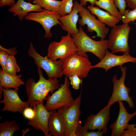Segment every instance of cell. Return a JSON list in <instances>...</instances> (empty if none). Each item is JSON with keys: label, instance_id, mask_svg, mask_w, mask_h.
<instances>
[{"label": "cell", "instance_id": "7402d4cb", "mask_svg": "<svg viewBox=\"0 0 136 136\" xmlns=\"http://www.w3.org/2000/svg\"><path fill=\"white\" fill-rule=\"evenodd\" d=\"M95 5L105 10L112 15L121 20L122 16L116 7L114 0H97Z\"/></svg>", "mask_w": 136, "mask_h": 136}, {"label": "cell", "instance_id": "83f0119b", "mask_svg": "<svg viewBox=\"0 0 136 136\" xmlns=\"http://www.w3.org/2000/svg\"><path fill=\"white\" fill-rule=\"evenodd\" d=\"M121 20L123 23L134 22L136 20V9L132 10H129V9L126 10Z\"/></svg>", "mask_w": 136, "mask_h": 136}, {"label": "cell", "instance_id": "7c38bea8", "mask_svg": "<svg viewBox=\"0 0 136 136\" xmlns=\"http://www.w3.org/2000/svg\"><path fill=\"white\" fill-rule=\"evenodd\" d=\"M3 92V99L0 103H3L4 106L1 111H7L14 113H22L24 109L29 105L27 101H22L19 97L17 90L0 88Z\"/></svg>", "mask_w": 136, "mask_h": 136}, {"label": "cell", "instance_id": "8992f818", "mask_svg": "<svg viewBox=\"0 0 136 136\" xmlns=\"http://www.w3.org/2000/svg\"><path fill=\"white\" fill-rule=\"evenodd\" d=\"M63 74L69 78L74 75L80 78L87 76L92 65L88 58L79 54L76 52L63 60Z\"/></svg>", "mask_w": 136, "mask_h": 136}, {"label": "cell", "instance_id": "f1b7e54d", "mask_svg": "<svg viewBox=\"0 0 136 136\" xmlns=\"http://www.w3.org/2000/svg\"><path fill=\"white\" fill-rule=\"evenodd\" d=\"M69 78L72 88L75 90H78L80 84L82 83V78H80L77 75H72Z\"/></svg>", "mask_w": 136, "mask_h": 136}, {"label": "cell", "instance_id": "e0dca14e", "mask_svg": "<svg viewBox=\"0 0 136 136\" xmlns=\"http://www.w3.org/2000/svg\"><path fill=\"white\" fill-rule=\"evenodd\" d=\"M83 7L81 3L75 1L71 12L58 18L59 20L61 23V28L63 30L71 35H76L78 33L79 30L77 27L79 16L78 13L82 9Z\"/></svg>", "mask_w": 136, "mask_h": 136}, {"label": "cell", "instance_id": "277c9868", "mask_svg": "<svg viewBox=\"0 0 136 136\" xmlns=\"http://www.w3.org/2000/svg\"><path fill=\"white\" fill-rule=\"evenodd\" d=\"M131 28L128 23H123L112 27L107 43V48L109 49L112 53H129L130 48L128 39Z\"/></svg>", "mask_w": 136, "mask_h": 136}, {"label": "cell", "instance_id": "603a6c76", "mask_svg": "<svg viewBox=\"0 0 136 136\" xmlns=\"http://www.w3.org/2000/svg\"><path fill=\"white\" fill-rule=\"evenodd\" d=\"M62 1L56 0H33L32 3L39 5L44 9L59 13Z\"/></svg>", "mask_w": 136, "mask_h": 136}, {"label": "cell", "instance_id": "44dd1931", "mask_svg": "<svg viewBox=\"0 0 136 136\" xmlns=\"http://www.w3.org/2000/svg\"><path fill=\"white\" fill-rule=\"evenodd\" d=\"M87 9L91 14L96 15L100 22L110 27H114L120 21L118 18L100 9L97 6H89Z\"/></svg>", "mask_w": 136, "mask_h": 136}, {"label": "cell", "instance_id": "4dcf8cb0", "mask_svg": "<svg viewBox=\"0 0 136 136\" xmlns=\"http://www.w3.org/2000/svg\"><path fill=\"white\" fill-rule=\"evenodd\" d=\"M114 4L122 16L123 15L127 4L126 0H114Z\"/></svg>", "mask_w": 136, "mask_h": 136}, {"label": "cell", "instance_id": "9a60e30c", "mask_svg": "<svg viewBox=\"0 0 136 136\" xmlns=\"http://www.w3.org/2000/svg\"><path fill=\"white\" fill-rule=\"evenodd\" d=\"M128 62L135 63L136 58L131 56L129 53H123L122 55H116L109 51L107 49L104 58L98 63L92 66V68H103L107 72L112 67L122 65Z\"/></svg>", "mask_w": 136, "mask_h": 136}, {"label": "cell", "instance_id": "8fae6325", "mask_svg": "<svg viewBox=\"0 0 136 136\" xmlns=\"http://www.w3.org/2000/svg\"><path fill=\"white\" fill-rule=\"evenodd\" d=\"M79 13L81 17L79 20L80 25L82 26L87 25V30L89 32L95 31L96 35L93 38L97 37L101 39H105L109 30L106 25L97 19L94 15L84 6Z\"/></svg>", "mask_w": 136, "mask_h": 136}, {"label": "cell", "instance_id": "3957f363", "mask_svg": "<svg viewBox=\"0 0 136 136\" xmlns=\"http://www.w3.org/2000/svg\"><path fill=\"white\" fill-rule=\"evenodd\" d=\"M27 54L34 59L37 67L45 71L48 79L60 78L64 74L62 60H55L42 56L36 51L31 42Z\"/></svg>", "mask_w": 136, "mask_h": 136}, {"label": "cell", "instance_id": "7a4b0ae2", "mask_svg": "<svg viewBox=\"0 0 136 136\" xmlns=\"http://www.w3.org/2000/svg\"><path fill=\"white\" fill-rule=\"evenodd\" d=\"M79 30L77 34L71 35L78 54L88 58L86 53L89 52L94 54L100 60L102 59L108 48V40L101 39L100 41H95L85 33L81 26L79 27Z\"/></svg>", "mask_w": 136, "mask_h": 136}, {"label": "cell", "instance_id": "ffe728a7", "mask_svg": "<svg viewBox=\"0 0 136 136\" xmlns=\"http://www.w3.org/2000/svg\"><path fill=\"white\" fill-rule=\"evenodd\" d=\"M22 75L19 74L12 76L0 69V88L6 89L13 88L18 90L21 85H25V82L21 78Z\"/></svg>", "mask_w": 136, "mask_h": 136}, {"label": "cell", "instance_id": "f35d334b", "mask_svg": "<svg viewBox=\"0 0 136 136\" xmlns=\"http://www.w3.org/2000/svg\"><path fill=\"white\" fill-rule=\"evenodd\" d=\"M33 0H28V1H29V2H31V1H33Z\"/></svg>", "mask_w": 136, "mask_h": 136}, {"label": "cell", "instance_id": "f546056e", "mask_svg": "<svg viewBox=\"0 0 136 136\" xmlns=\"http://www.w3.org/2000/svg\"><path fill=\"white\" fill-rule=\"evenodd\" d=\"M9 54L5 51L0 49V65L3 70L7 72L6 64Z\"/></svg>", "mask_w": 136, "mask_h": 136}, {"label": "cell", "instance_id": "5b68a950", "mask_svg": "<svg viewBox=\"0 0 136 136\" xmlns=\"http://www.w3.org/2000/svg\"><path fill=\"white\" fill-rule=\"evenodd\" d=\"M81 93L71 104L57 110L66 128L67 136H76V132L80 120Z\"/></svg>", "mask_w": 136, "mask_h": 136}, {"label": "cell", "instance_id": "4fadbf2b", "mask_svg": "<svg viewBox=\"0 0 136 136\" xmlns=\"http://www.w3.org/2000/svg\"><path fill=\"white\" fill-rule=\"evenodd\" d=\"M44 103V100L42 101L33 107L35 115L33 119L28 120L27 124L35 130L42 131L45 136H50L48 126V119L50 114L56 110L48 111Z\"/></svg>", "mask_w": 136, "mask_h": 136}, {"label": "cell", "instance_id": "5bb4252c", "mask_svg": "<svg viewBox=\"0 0 136 136\" xmlns=\"http://www.w3.org/2000/svg\"><path fill=\"white\" fill-rule=\"evenodd\" d=\"M111 106H107L101 110L96 114H91L86 118L84 127L88 130L97 129L107 132V126L110 118V109Z\"/></svg>", "mask_w": 136, "mask_h": 136}, {"label": "cell", "instance_id": "836d02e7", "mask_svg": "<svg viewBox=\"0 0 136 136\" xmlns=\"http://www.w3.org/2000/svg\"><path fill=\"white\" fill-rule=\"evenodd\" d=\"M0 49L6 51L9 55L14 56L17 52L16 47L10 48L9 49L5 48L2 46H0Z\"/></svg>", "mask_w": 136, "mask_h": 136}, {"label": "cell", "instance_id": "e575fe53", "mask_svg": "<svg viewBox=\"0 0 136 136\" xmlns=\"http://www.w3.org/2000/svg\"><path fill=\"white\" fill-rule=\"evenodd\" d=\"M15 0H0V7L6 5L12 6L15 4Z\"/></svg>", "mask_w": 136, "mask_h": 136}, {"label": "cell", "instance_id": "8d00e7d4", "mask_svg": "<svg viewBox=\"0 0 136 136\" xmlns=\"http://www.w3.org/2000/svg\"><path fill=\"white\" fill-rule=\"evenodd\" d=\"M97 0H80L81 4L83 6H86L87 3L89 2L91 4V6H94Z\"/></svg>", "mask_w": 136, "mask_h": 136}, {"label": "cell", "instance_id": "30bf717a", "mask_svg": "<svg viewBox=\"0 0 136 136\" xmlns=\"http://www.w3.org/2000/svg\"><path fill=\"white\" fill-rule=\"evenodd\" d=\"M61 16L58 13L44 9L41 12L28 13L24 18L27 20H32L40 24L45 31L44 38L52 37L53 34L50 32L53 26L61 23L58 19Z\"/></svg>", "mask_w": 136, "mask_h": 136}, {"label": "cell", "instance_id": "9c48e42d", "mask_svg": "<svg viewBox=\"0 0 136 136\" xmlns=\"http://www.w3.org/2000/svg\"><path fill=\"white\" fill-rule=\"evenodd\" d=\"M120 67L122 72V75L119 79H117L116 74L114 75L113 77V92L108 104L111 106L116 102L124 101L127 103L129 108H133L134 106L132 98L129 95L130 88L126 87L125 84L127 68L126 66L123 67L122 65L120 66Z\"/></svg>", "mask_w": 136, "mask_h": 136}, {"label": "cell", "instance_id": "2e32d148", "mask_svg": "<svg viewBox=\"0 0 136 136\" xmlns=\"http://www.w3.org/2000/svg\"><path fill=\"white\" fill-rule=\"evenodd\" d=\"M118 103L119 110L117 118L109 126L112 130L111 136H122L123 132L127 128L129 121L136 116V111L133 113H129L122 102Z\"/></svg>", "mask_w": 136, "mask_h": 136}, {"label": "cell", "instance_id": "ba28073f", "mask_svg": "<svg viewBox=\"0 0 136 136\" xmlns=\"http://www.w3.org/2000/svg\"><path fill=\"white\" fill-rule=\"evenodd\" d=\"M70 82L68 77H65L64 83L50 95L48 94L45 105L49 111L58 110L62 107L68 105L74 101L72 93L69 88Z\"/></svg>", "mask_w": 136, "mask_h": 136}, {"label": "cell", "instance_id": "6da1fadb", "mask_svg": "<svg viewBox=\"0 0 136 136\" xmlns=\"http://www.w3.org/2000/svg\"><path fill=\"white\" fill-rule=\"evenodd\" d=\"M37 71L39 76L37 82H36L33 78H30L25 83V91L28 98L27 101L31 107L46 100L49 92L52 94L60 87L57 79H46L40 67H37Z\"/></svg>", "mask_w": 136, "mask_h": 136}, {"label": "cell", "instance_id": "4316f807", "mask_svg": "<svg viewBox=\"0 0 136 136\" xmlns=\"http://www.w3.org/2000/svg\"><path fill=\"white\" fill-rule=\"evenodd\" d=\"M59 13L63 16L69 14L72 11L73 6V0H62Z\"/></svg>", "mask_w": 136, "mask_h": 136}, {"label": "cell", "instance_id": "d4e9b609", "mask_svg": "<svg viewBox=\"0 0 136 136\" xmlns=\"http://www.w3.org/2000/svg\"><path fill=\"white\" fill-rule=\"evenodd\" d=\"M7 73L12 76H16V73L20 71V68L17 63L16 59L14 55L8 56L6 64Z\"/></svg>", "mask_w": 136, "mask_h": 136}, {"label": "cell", "instance_id": "d6a6232c", "mask_svg": "<svg viewBox=\"0 0 136 136\" xmlns=\"http://www.w3.org/2000/svg\"><path fill=\"white\" fill-rule=\"evenodd\" d=\"M31 107H28L25 108L22 112L24 117L28 120L33 119L35 115V111Z\"/></svg>", "mask_w": 136, "mask_h": 136}, {"label": "cell", "instance_id": "1f68e13d", "mask_svg": "<svg viewBox=\"0 0 136 136\" xmlns=\"http://www.w3.org/2000/svg\"><path fill=\"white\" fill-rule=\"evenodd\" d=\"M122 136H136V124H128L126 130L123 132Z\"/></svg>", "mask_w": 136, "mask_h": 136}, {"label": "cell", "instance_id": "74e56055", "mask_svg": "<svg viewBox=\"0 0 136 136\" xmlns=\"http://www.w3.org/2000/svg\"><path fill=\"white\" fill-rule=\"evenodd\" d=\"M29 129H26V131L27 130H29ZM23 131L24 132H23V133H25H25H26V132H25V131ZM24 133L23 134H22L23 135Z\"/></svg>", "mask_w": 136, "mask_h": 136}, {"label": "cell", "instance_id": "d590c367", "mask_svg": "<svg viewBox=\"0 0 136 136\" xmlns=\"http://www.w3.org/2000/svg\"><path fill=\"white\" fill-rule=\"evenodd\" d=\"M127 6L132 9H136V0H126Z\"/></svg>", "mask_w": 136, "mask_h": 136}, {"label": "cell", "instance_id": "484cf974", "mask_svg": "<svg viewBox=\"0 0 136 136\" xmlns=\"http://www.w3.org/2000/svg\"><path fill=\"white\" fill-rule=\"evenodd\" d=\"M84 126L80 124L77 126L76 132V136H102L107 132L102 130L94 131H88Z\"/></svg>", "mask_w": 136, "mask_h": 136}, {"label": "cell", "instance_id": "cb8c5ba5", "mask_svg": "<svg viewBox=\"0 0 136 136\" xmlns=\"http://www.w3.org/2000/svg\"><path fill=\"white\" fill-rule=\"evenodd\" d=\"M20 127L15 121H5L0 124V136H12Z\"/></svg>", "mask_w": 136, "mask_h": 136}, {"label": "cell", "instance_id": "52a82bcc", "mask_svg": "<svg viewBox=\"0 0 136 136\" xmlns=\"http://www.w3.org/2000/svg\"><path fill=\"white\" fill-rule=\"evenodd\" d=\"M77 49L71 34L62 36L59 42L54 41L49 45L47 58L56 60H63L77 52Z\"/></svg>", "mask_w": 136, "mask_h": 136}, {"label": "cell", "instance_id": "ac0fdd59", "mask_svg": "<svg viewBox=\"0 0 136 136\" xmlns=\"http://www.w3.org/2000/svg\"><path fill=\"white\" fill-rule=\"evenodd\" d=\"M44 9L38 5L26 2L24 0H18L8 10L9 12L13 13L14 16H18L19 19L22 21L29 12H41Z\"/></svg>", "mask_w": 136, "mask_h": 136}, {"label": "cell", "instance_id": "ab89813d", "mask_svg": "<svg viewBox=\"0 0 136 136\" xmlns=\"http://www.w3.org/2000/svg\"><path fill=\"white\" fill-rule=\"evenodd\" d=\"M134 24H136V23H134Z\"/></svg>", "mask_w": 136, "mask_h": 136}, {"label": "cell", "instance_id": "d6986e66", "mask_svg": "<svg viewBox=\"0 0 136 136\" xmlns=\"http://www.w3.org/2000/svg\"><path fill=\"white\" fill-rule=\"evenodd\" d=\"M48 126L50 136H67V130L61 117L56 110L50 115Z\"/></svg>", "mask_w": 136, "mask_h": 136}]
</instances>
